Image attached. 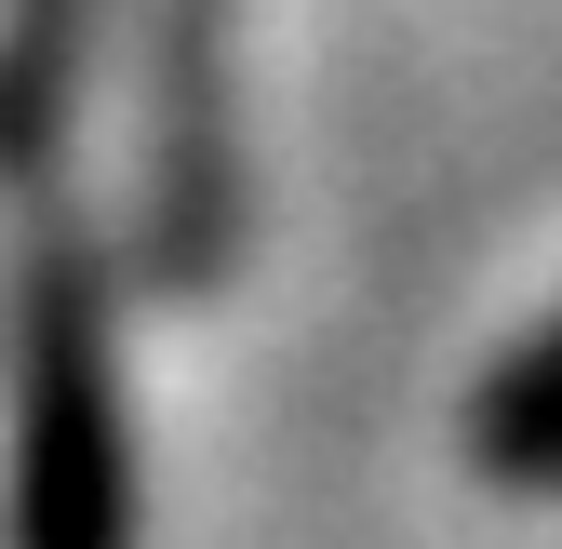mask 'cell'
<instances>
[{
    "label": "cell",
    "mask_w": 562,
    "mask_h": 549,
    "mask_svg": "<svg viewBox=\"0 0 562 549\" xmlns=\"http://www.w3.org/2000/svg\"><path fill=\"white\" fill-rule=\"evenodd\" d=\"M14 549H134V402H121V322L81 228L27 242L14 282Z\"/></svg>",
    "instance_id": "1"
},
{
    "label": "cell",
    "mask_w": 562,
    "mask_h": 549,
    "mask_svg": "<svg viewBox=\"0 0 562 549\" xmlns=\"http://www.w3.org/2000/svg\"><path fill=\"white\" fill-rule=\"evenodd\" d=\"M228 0H161V94H148V255L201 295L228 268V81H215Z\"/></svg>",
    "instance_id": "2"
},
{
    "label": "cell",
    "mask_w": 562,
    "mask_h": 549,
    "mask_svg": "<svg viewBox=\"0 0 562 549\" xmlns=\"http://www.w3.org/2000/svg\"><path fill=\"white\" fill-rule=\"evenodd\" d=\"M469 456L496 469V483H536V496L562 483V322L482 376V402H469Z\"/></svg>",
    "instance_id": "3"
},
{
    "label": "cell",
    "mask_w": 562,
    "mask_h": 549,
    "mask_svg": "<svg viewBox=\"0 0 562 549\" xmlns=\"http://www.w3.org/2000/svg\"><path fill=\"white\" fill-rule=\"evenodd\" d=\"M67 54H81V0H14V27H0V175H41Z\"/></svg>",
    "instance_id": "4"
}]
</instances>
